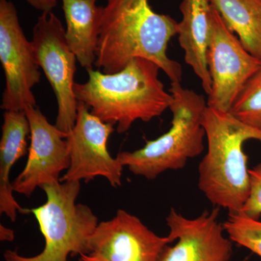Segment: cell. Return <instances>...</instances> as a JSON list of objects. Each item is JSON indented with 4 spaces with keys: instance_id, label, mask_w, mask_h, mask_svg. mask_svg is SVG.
<instances>
[{
    "instance_id": "obj_1",
    "label": "cell",
    "mask_w": 261,
    "mask_h": 261,
    "mask_svg": "<svg viewBox=\"0 0 261 261\" xmlns=\"http://www.w3.org/2000/svg\"><path fill=\"white\" fill-rule=\"evenodd\" d=\"M106 1L94 64L98 70L112 74L135 58H145L159 65L171 82H181V65L167 55L177 22L155 13L149 0Z\"/></svg>"
},
{
    "instance_id": "obj_2",
    "label": "cell",
    "mask_w": 261,
    "mask_h": 261,
    "mask_svg": "<svg viewBox=\"0 0 261 261\" xmlns=\"http://www.w3.org/2000/svg\"><path fill=\"white\" fill-rule=\"evenodd\" d=\"M161 68L145 58H135L121 71L106 74L89 69L85 83H75L78 102L105 123L116 125L118 134L135 121L149 122L169 109L173 97L159 80Z\"/></svg>"
},
{
    "instance_id": "obj_3",
    "label": "cell",
    "mask_w": 261,
    "mask_h": 261,
    "mask_svg": "<svg viewBox=\"0 0 261 261\" xmlns=\"http://www.w3.org/2000/svg\"><path fill=\"white\" fill-rule=\"evenodd\" d=\"M207 151L199 165L198 187L213 205L241 212L250 192L247 140L261 144V130L245 124L229 112L207 107L202 116Z\"/></svg>"
},
{
    "instance_id": "obj_4",
    "label": "cell",
    "mask_w": 261,
    "mask_h": 261,
    "mask_svg": "<svg viewBox=\"0 0 261 261\" xmlns=\"http://www.w3.org/2000/svg\"><path fill=\"white\" fill-rule=\"evenodd\" d=\"M168 92L173 97L170 129L155 140L147 141L142 148L120 152L116 157L130 172L148 180L168 170L185 168L189 159L200 155L205 149L202 121L207 100L184 88L181 82H171Z\"/></svg>"
},
{
    "instance_id": "obj_5",
    "label": "cell",
    "mask_w": 261,
    "mask_h": 261,
    "mask_svg": "<svg viewBox=\"0 0 261 261\" xmlns=\"http://www.w3.org/2000/svg\"><path fill=\"white\" fill-rule=\"evenodd\" d=\"M47 195L44 205L22 209L35 216L44 240V250L34 257H23L7 250L5 261H67L68 255L89 254V241L98 219L84 204H76L80 181L55 182L40 187Z\"/></svg>"
},
{
    "instance_id": "obj_6",
    "label": "cell",
    "mask_w": 261,
    "mask_h": 261,
    "mask_svg": "<svg viewBox=\"0 0 261 261\" xmlns=\"http://www.w3.org/2000/svg\"><path fill=\"white\" fill-rule=\"evenodd\" d=\"M33 47L38 64L56 94L58 112L56 126L68 134L74 126L79 102L75 97L74 75L76 57L65 38V29L53 12L42 13L33 29Z\"/></svg>"
},
{
    "instance_id": "obj_7",
    "label": "cell",
    "mask_w": 261,
    "mask_h": 261,
    "mask_svg": "<svg viewBox=\"0 0 261 261\" xmlns=\"http://www.w3.org/2000/svg\"><path fill=\"white\" fill-rule=\"evenodd\" d=\"M207 63L212 81L207 107L229 112L248 81L260 69L261 60L243 47L214 7Z\"/></svg>"
},
{
    "instance_id": "obj_8",
    "label": "cell",
    "mask_w": 261,
    "mask_h": 261,
    "mask_svg": "<svg viewBox=\"0 0 261 261\" xmlns=\"http://www.w3.org/2000/svg\"><path fill=\"white\" fill-rule=\"evenodd\" d=\"M0 61L6 84L1 108L5 111H25L37 107L32 89L41 80L32 41H29L19 22L15 5L0 0Z\"/></svg>"
},
{
    "instance_id": "obj_9",
    "label": "cell",
    "mask_w": 261,
    "mask_h": 261,
    "mask_svg": "<svg viewBox=\"0 0 261 261\" xmlns=\"http://www.w3.org/2000/svg\"><path fill=\"white\" fill-rule=\"evenodd\" d=\"M111 123H105L79 102L74 126L67 136L70 164L60 181L88 182L97 176L108 180L113 187L121 186L124 166L113 159L108 149L110 136L114 132Z\"/></svg>"
},
{
    "instance_id": "obj_10",
    "label": "cell",
    "mask_w": 261,
    "mask_h": 261,
    "mask_svg": "<svg viewBox=\"0 0 261 261\" xmlns=\"http://www.w3.org/2000/svg\"><path fill=\"white\" fill-rule=\"evenodd\" d=\"M220 207L205 211L195 219H187L174 208L166 217L168 238L173 246L166 245L159 261H229L233 242L225 237L223 224L218 221Z\"/></svg>"
},
{
    "instance_id": "obj_11",
    "label": "cell",
    "mask_w": 261,
    "mask_h": 261,
    "mask_svg": "<svg viewBox=\"0 0 261 261\" xmlns=\"http://www.w3.org/2000/svg\"><path fill=\"white\" fill-rule=\"evenodd\" d=\"M25 112L31 127L28 159L12 185L13 191L29 197L37 187L59 182L62 171L70 167V158L68 134L51 124L37 107Z\"/></svg>"
},
{
    "instance_id": "obj_12",
    "label": "cell",
    "mask_w": 261,
    "mask_h": 261,
    "mask_svg": "<svg viewBox=\"0 0 261 261\" xmlns=\"http://www.w3.org/2000/svg\"><path fill=\"white\" fill-rule=\"evenodd\" d=\"M168 237H160L141 220L118 210L109 221L98 224L89 241L88 255L106 261H159Z\"/></svg>"
},
{
    "instance_id": "obj_13",
    "label": "cell",
    "mask_w": 261,
    "mask_h": 261,
    "mask_svg": "<svg viewBox=\"0 0 261 261\" xmlns=\"http://www.w3.org/2000/svg\"><path fill=\"white\" fill-rule=\"evenodd\" d=\"M179 8L182 18L177 25L178 42L185 51V62L198 77L208 95L212 81L207 67V53L213 5L210 0H182Z\"/></svg>"
},
{
    "instance_id": "obj_14",
    "label": "cell",
    "mask_w": 261,
    "mask_h": 261,
    "mask_svg": "<svg viewBox=\"0 0 261 261\" xmlns=\"http://www.w3.org/2000/svg\"><path fill=\"white\" fill-rule=\"evenodd\" d=\"M30 123L25 111H5L0 142V213L15 222L22 207L15 200L10 176L12 168L28 149Z\"/></svg>"
},
{
    "instance_id": "obj_15",
    "label": "cell",
    "mask_w": 261,
    "mask_h": 261,
    "mask_svg": "<svg viewBox=\"0 0 261 261\" xmlns=\"http://www.w3.org/2000/svg\"><path fill=\"white\" fill-rule=\"evenodd\" d=\"M97 0H62L67 43L81 66L92 69L95 64L98 40L104 7Z\"/></svg>"
},
{
    "instance_id": "obj_16",
    "label": "cell",
    "mask_w": 261,
    "mask_h": 261,
    "mask_svg": "<svg viewBox=\"0 0 261 261\" xmlns=\"http://www.w3.org/2000/svg\"><path fill=\"white\" fill-rule=\"evenodd\" d=\"M243 47L261 60V0H210Z\"/></svg>"
},
{
    "instance_id": "obj_17",
    "label": "cell",
    "mask_w": 261,
    "mask_h": 261,
    "mask_svg": "<svg viewBox=\"0 0 261 261\" xmlns=\"http://www.w3.org/2000/svg\"><path fill=\"white\" fill-rule=\"evenodd\" d=\"M229 113L245 124L261 130V67L239 94Z\"/></svg>"
},
{
    "instance_id": "obj_18",
    "label": "cell",
    "mask_w": 261,
    "mask_h": 261,
    "mask_svg": "<svg viewBox=\"0 0 261 261\" xmlns=\"http://www.w3.org/2000/svg\"><path fill=\"white\" fill-rule=\"evenodd\" d=\"M225 232L233 242L261 257V221L243 214H229L223 224Z\"/></svg>"
},
{
    "instance_id": "obj_19",
    "label": "cell",
    "mask_w": 261,
    "mask_h": 261,
    "mask_svg": "<svg viewBox=\"0 0 261 261\" xmlns=\"http://www.w3.org/2000/svg\"><path fill=\"white\" fill-rule=\"evenodd\" d=\"M250 192L241 212L252 219H259L261 216V163L249 169Z\"/></svg>"
},
{
    "instance_id": "obj_20",
    "label": "cell",
    "mask_w": 261,
    "mask_h": 261,
    "mask_svg": "<svg viewBox=\"0 0 261 261\" xmlns=\"http://www.w3.org/2000/svg\"><path fill=\"white\" fill-rule=\"evenodd\" d=\"M31 6L42 13H49L57 6L58 0H25Z\"/></svg>"
},
{
    "instance_id": "obj_21",
    "label": "cell",
    "mask_w": 261,
    "mask_h": 261,
    "mask_svg": "<svg viewBox=\"0 0 261 261\" xmlns=\"http://www.w3.org/2000/svg\"><path fill=\"white\" fill-rule=\"evenodd\" d=\"M15 233L13 230L0 225V240L1 241L12 242L14 240Z\"/></svg>"
},
{
    "instance_id": "obj_22",
    "label": "cell",
    "mask_w": 261,
    "mask_h": 261,
    "mask_svg": "<svg viewBox=\"0 0 261 261\" xmlns=\"http://www.w3.org/2000/svg\"><path fill=\"white\" fill-rule=\"evenodd\" d=\"M80 261H106L94 255H88V254H82L80 255Z\"/></svg>"
}]
</instances>
